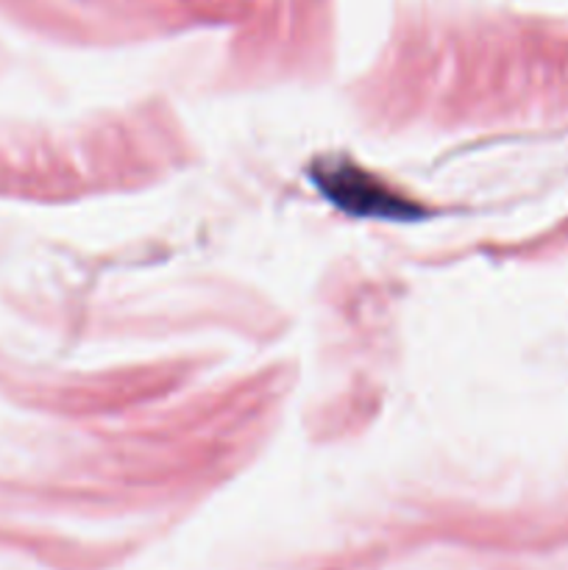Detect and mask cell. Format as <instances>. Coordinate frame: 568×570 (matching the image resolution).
<instances>
[{
    "instance_id": "cell-1",
    "label": "cell",
    "mask_w": 568,
    "mask_h": 570,
    "mask_svg": "<svg viewBox=\"0 0 568 570\" xmlns=\"http://www.w3.org/2000/svg\"><path fill=\"white\" fill-rule=\"evenodd\" d=\"M312 181L321 189L323 198L349 215L376 217V220H415V215H423L421 206L401 198L373 173L351 161L326 159L312 170Z\"/></svg>"
}]
</instances>
